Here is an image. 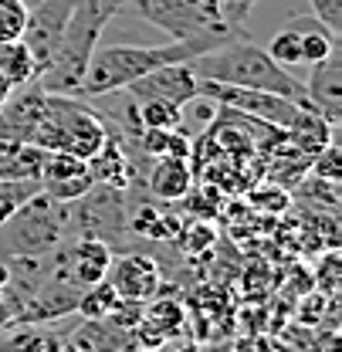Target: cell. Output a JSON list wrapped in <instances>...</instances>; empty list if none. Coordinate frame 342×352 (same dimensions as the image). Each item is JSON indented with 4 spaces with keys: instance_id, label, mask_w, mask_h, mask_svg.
Wrapping results in <instances>:
<instances>
[{
    "instance_id": "26",
    "label": "cell",
    "mask_w": 342,
    "mask_h": 352,
    "mask_svg": "<svg viewBox=\"0 0 342 352\" xmlns=\"http://www.w3.org/2000/svg\"><path fill=\"white\" fill-rule=\"evenodd\" d=\"M281 68H292V65H301V41H299V34L285 24L275 38H271V44L264 47Z\"/></svg>"
},
{
    "instance_id": "28",
    "label": "cell",
    "mask_w": 342,
    "mask_h": 352,
    "mask_svg": "<svg viewBox=\"0 0 342 352\" xmlns=\"http://www.w3.org/2000/svg\"><path fill=\"white\" fill-rule=\"evenodd\" d=\"M312 3V14L332 31L342 34V0H308Z\"/></svg>"
},
{
    "instance_id": "21",
    "label": "cell",
    "mask_w": 342,
    "mask_h": 352,
    "mask_svg": "<svg viewBox=\"0 0 342 352\" xmlns=\"http://www.w3.org/2000/svg\"><path fill=\"white\" fill-rule=\"evenodd\" d=\"M119 305V295L112 292V285L102 278L95 285H88L78 292V302H75V315L85 318V322H98V318H109V311Z\"/></svg>"
},
{
    "instance_id": "27",
    "label": "cell",
    "mask_w": 342,
    "mask_h": 352,
    "mask_svg": "<svg viewBox=\"0 0 342 352\" xmlns=\"http://www.w3.org/2000/svg\"><path fill=\"white\" fill-rule=\"evenodd\" d=\"M28 24V3L24 0H0V41H17Z\"/></svg>"
},
{
    "instance_id": "5",
    "label": "cell",
    "mask_w": 342,
    "mask_h": 352,
    "mask_svg": "<svg viewBox=\"0 0 342 352\" xmlns=\"http://www.w3.org/2000/svg\"><path fill=\"white\" fill-rule=\"evenodd\" d=\"M72 234L68 204L34 193L14 217L0 223V254L3 258H41L61 248Z\"/></svg>"
},
{
    "instance_id": "19",
    "label": "cell",
    "mask_w": 342,
    "mask_h": 352,
    "mask_svg": "<svg viewBox=\"0 0 342 352\" xmlns=\"http://www.w3.org/2000/svg\"><path fill=\"white\" fill-rule=\"evenodd\" d=\"M0 75L14 85V91L24 85H34L38 78V68H34V58L31 51L24 47V41H0Z\"/></svg>"
},
{
    "instance_id": "23",
    "label": "cell",
    "mask_w": 342,
    "mask_h": 352,
    "mask_svg": "<svg viewBox=\"0 0 342 352\" xmlns=\"http://www.w3.org/2000/svg\"><path fill=\"white\" fill-rule=\"evenodd\" d=\"M217 241V230L207 223V217H197V220H183V227H180V234H176V248L183 251V254H190V258H200V254H207L211 248H214Z\"/></svg>"
},
{
    "instance_id": "16",
    "label": "cell",
    "mask_w": 342,
    "mask_h": 352,
    "mask_svg": "<svg viewBox=\"0 0 342 352\" xmlns=\"http://www.w3.org/2000/svg\"><path fill=\"white\" fill-rule=\"evenodd\" d=\"M288 28L299 34L301 41V65H315L325 54H332V47H339V34H332L315 14L308 17H292Z\"/></svg>"
},
{
    "instance_id": "15",
    "label": "cell",
    "mask_w": 342,
    "mask_h": 352,
    "mask_svg": "<svg viewBox=\"0 0 342 352\" xmlns=\"http://www.w3.org/2000/svg\"><path fill=\"white\" fill-rule=\"evenodd\" d=\"M129 234H136V237H142V241H156V244H170L176 241V234H180V227H183V220L170 214L167 207H160V204H149V200H142L136 210H129Z\"/></svg>"
},
{
    "instance_id": "24",
    "label": "cell",
    "mask_w": 342,
    "mask_h": 352,
    "mask_svg": "<svg viewBox=\"0 0 342 352\" xmlns=\"http://www.w3.org/2000/svg\"><path fill=\"white\" fill-rule=\"evenodd\" d=\"M34 193H41V183L31 176H17V179H0V223L14 217Z\"/></svg>"
},
{
    "instance_id": "10",
    "label": "cell",
    "mask_w": 342,
    "mask_h": 352,
    "mask_svg": "<svg viewBox=\"0 0 342 352\" xmlns=\"http://www.w3.org/2000/svg\"><path fill=\"white\" fill-rule=\"evenodd\" d=\"M38 183H41V193H47L51 200H61V204H75L95 186L88 160H78L72 153H44Z\"/></svg>"
},
{
    "instance_id": "7",
    "label": "cell",
    "mask_w": 342,
    "mask_h": 352,
    "mask_svg": "<svg viewBox=\"0 0 342 352\" xmlns=\"http://www.w3.org/2000/svg\"><path fill=\"white\" fill-rule=\"evenodd\" d=\"M200 95L211 98L217 109L248 116V119H261L271 122L278 129H288V122L299 112V102L271 95V91H257V88H241V85H224V82H204L200 78Z\"/></svg>"
},
{
    "instance_id": "2",
    "label": "cell",
    "mask_w": 342,
    "mask_h": 352,
    "mask_svg": "<svg viewBox=\"0 0 342 352\" xmlns=\"http://www.w3.org/2000/svg\"><path fill=\"white\" fill-rule=\"evenodd\" d=\"M186 65L204 82L257 88V91H271V95H281V98H292V102L305 105V85L299 78H292V72L281 68L261 44L248 41V34L217 44L207 54H197Z\"/></svg>"
},
{
    "instance_id": "11",
    "label": "cell",
    "mask_w": 342,
    "mask_h": 352,
    "mask_svg": "<svg viewBox=\"0 0 342 352\" xmlns=\"http://www.w3.org/2000/svg\"><path fill=\"white\" fill-rule=\"evenodd\" d=\"M305 85V105L315 109L322 119L339 126L342 112V47H332L322 61L312 65V75L301 82Z\"/></svg>"
},
{
    "instance_id": "6",
    "label": "cell",
    "mask_w": 342,
    "mask_h": 352,
    "mask_svg": "<svg viewBox=\"0 0 342 352\" xmlns=\"http://www.w3.org/2000/svg\"><path fill=\"white\" fill-rule=\"evenodd\" d=\"M126 10L167 31L170 38H193L207 31H227L220 0H126Z\"/></svg>"
},
{
    "instance_id": "12",
    "label": "cell",
    "mask_w": 342,
    "mask_h": 352,
    "mask_svg": "<svg viewBox=\"0 0 342 352\" xmlns=\"http://www.w3.org/2000/svg\"><path fill=\"white\" fill-rule=\"evenodd\" d=\"M126 91L136 98H163V102L186 109V102H193L200 95V78L190 72V65H163L126 85Z\"/></svg>"
},
{
    "instance_id": "14",
    "label": "cell",
    "mask_w": 342,
    "mask_h": 352,
    "mask_svg": "<svg viewBox=\"0 0 342 352\" xmlns=\"http://www.w3.org/2000/svg\"><path fill=\"white\" fill-rule=\"evenodd\" d=\"M332 135H336V126L329 122V119H322L315 109H308V105H299V112H295V119L288 122V129H285V139H288V146L292 149H299L301 156H315V153H322L329 142H332Z\"/></svg>"
},
{
    "instance_id": "18",
    "label": "cell",
    "mask_w": 342,
    "mask_h": 352,
    "mask_svg": "<svg viewBox=\"0 0 342 352\" xmlns=\"http://www.w3.org/2000/svg\"><path fill=\"white\" fill-rule=\"evenodd\" d=\"M142 322H146L163 342L180 339V332H183V302H180V298H167L163 292H156V295L142 305Z\"/></svg>"
},
{
    "instance_id": "31",
    "label": "cell",
    "mask_w": 342,
    "mask_h": 352,
    "mask_svg": "<svg viewBox=\"0 0 342 352\" xmlns=\"http://www.w3.org/2000/svg\"><path fill=\"white\" fill-rule=\"evenodd\" d=\"M10 95H14V85L0 75V105H7V98H10Z\"/></svg>"
},
{
    "instance_id": "13",
    "label": "cell",
    "mask_w": 342,
    "mask_h": 352,
    "mask_svg": "<svg viewBox=\"0 0 342 352\" xmlns=\"http://www.w3.org/2000/svg\"><path fill=\"white\" fill-rule=\"evenodd\" d=\"M142 186L153 200L160 204H176L183 200L190 190H193V170H190V160H180V156H160V160H149L146 173H142Z\"/></svg>"
},
{
    "instance_id": "30",
    "label": "cell",
    "mask_w": 342,
    "mask_h": 352,
    "mask_svg": "<svg viewBox=\"0 0 342 352\" xmlns=\"http://www.w3.org/2000/svg\"><path fill=\"white\" fill-rule=\"evenodd\" d=\"M61 352H95V349H88L85 342H78V339H68V342H61Z\"/></svg>"
},
{
    "instance_id": "20",
    "label": "cell",
    "mask_w": 342,
    "mask_h": 352,
    "mask_svg": "<svg viewBox=\"0 0 342 352\" xmlns=\"http://www.w3.org/2000/svg\"><path fill=\"white\" fill-rule=\"evenodd\" d=\"M132 109H136V126L139 129H176L183 126V109L163 102V98H136L132 95Z\"/></svg>"
},
{
    "instance_id": "9",
    "label": "cell",
    "mask_w": 342,
    "mask_h": 352,
    "mask_svg": "<svg viewBox=\"0 0 342 352\" xmlns=\"http://www.w3.org/2000/svg\"><path fill=\"white\" fill-rule=\"evenodd\" d=\"M105 281L112 285V292L122 302H139L146 305L156 292H163V267L153 254L142 251H126V254H112Z\"/></svg>"
},
{
    "instance_id": "3",
    "label": "cell",
    "mask_w": 342,
    "mask_h": 352,
    "mask_svg": "<svg viewBox=\"0 0 342 352\" xmlns=\"http://www.w3.org/2000/svg\"><path fill=\"white\" fill-rule=\"evenodd\" d=\"M122 10H126V0H75V10H72L65 34L58 41V51H54V61L47 65V72L38 75L34 85L47 95H78L102 31Z\"/></svg>"
},
{
    "instance_id": "8",
    "label": "cell",
    "mask_w": 342,
    "mask_h": 352,
    "mask_svg": "<svg viewBox=\"0 0 342 352\" xmlns=\"http://www.w3.org/2000/svg\"><path fill=\"white\" fill-rule=\"evenodd\" d=\"M72 10H75V0H38L34 10L28 7V24H24L21 41L31 51L38 75L47 72V65L54 61V51H58V41L65 34V24H68Z\"/></svg>"
},
{
    "instance_id": "29",
    "label": "cell",
    "mask_w": 342,
    "mask_h": 352,
    "mask_svg": "<svg viewBox=\"0 0 342 352\" xmlns=\"http://www.w3.org/2000/svg\"><path fill=\"white\" fill-rule=\"evenodd\" d=\"M153 352H193V346H180V339H170V342H163L160 349Z\"/></svg>"
},
{
    "instance_id": "1",
    "label": "cell",
    "mask_w": 342,
    "mask_h": 352,
    "mask_svg": "<svg viewBox=\"0 0 342 352\" xmlns=\"http://www.w3.org/2000/svg\"><path fill=\"white\" fill-rule=\"evenodd\" d=\"M241 34H244V28H227V31H207V34H193V38H170L167 44L95 47L85 68V78H82V88H78V98L119 91V88L132 85L136 78H142L163 65H186L197 54H207L211 47L231 41V38H241Z\"/></svg>"
},
{
    "instance_id": "17",
    "label": "cell",
    "mask_w": 342,
    "mask_h": 352,
    "mask_svg": "<svg viewBox=\"0 0 342 352\" xmlns=\"http://www.w3.org/2000/svg\"><path fill=\"white\" fill-rule=\"evenodd\" d=\"M41 156H44V149H38V146L0 135V179H17V176L38 179Z\"/></svg>"
},
{
    "instance_id": "25",
    "label": "cell",
    "mask_w": 342,
    "mask_h": 352,
    "mask_svg": "<svg viewBox=\"0 0 342 352\" xmlns=\"http://www.w3.org/2000/svg\"><path fill=\"white\" fill-rule=\"evenodd\" d=\"M17 332L0 346V352H61V339L54 332H44V329H28L21 332V325H14Z\"/></svg>"
},
{
    "instance_id": "4",
    "label": "cell",
    "mask_w": 342,
    "mask_h": 352,
    "mask_svg": "<svg viewBox=\"0 0 342 352\" xmlns=\"http://www.w3.org/2000/svg\"><path fill=\"white\" fill-rule=\"evenodd\" d=\"M109 139V126L98 109L78 95H47L44 119L34 129L31 146L44 153H72L78 160H92Z\"/></svg>"
},
{
    "instance_id": "22",
    "label": "cell",
    "mask_w": 342,
    "mask_h": 352,
    "mask_svg": "<svg viewBox=\"0 0 342 352\" xmlns=\"http://www.w3.org/2000/svg\"><path fill=\"white\" fill-rule=\"evenodd\" d=\"M72 339L85 342L88 349H95V352H119V349H126V346H129V332L116 329V325H109L105 318L82 325V329H78Z\"/></svg>"
}]
</instances>
